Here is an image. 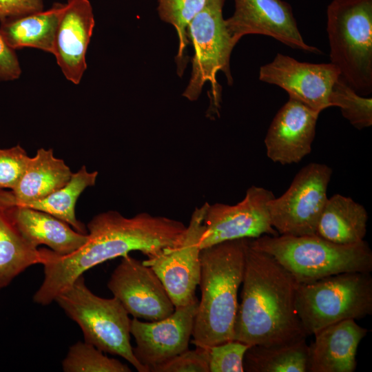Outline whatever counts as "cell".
I'll return each mask as SVG.
<instances>
[{
    "label": "cell",
    "mask_w": 372,
    "mask_h": 372,
    "mask_svg": "<svg viewBox=\"0 0 372 372\" xmlns=\"http://www.w3.org/2000/svg\"><path fill=\"white\" fill-rule=\"evenodd\" d=\"M247 241V238L225 241L200 251L201 297L191 341L195 347L209 349L234 340Z\"/></svg>",
    "instance_id": "3"
},
{
    "label": "cell",
    "mask_w": 372,
    "mask_h": 372,
    "mask_svg": "<svg viewBox=\"0 0 372 372\" xmlns=\"http://www.w3.org/2000/svg\"><path fill=\"white\" fill-rule=\"evenodd\" d=\"M249 245L273 256L297 282H311L345 272L372 271V251L364 240L340 245L317 235H263Z\"/></svg>",
    "instance_id": "4"
},
{
    "label": "cell",
    "mask_w": 372,
    "mask_h": 372,
    "mask_svg": "<svg viewBox=\"0 0 372 372\" xmlns=\"http://www.w3.org/2000/svg\"><path fill=\"white\" fill-rule=\"evenodd\" d=\"M368 332L355 320L319 330L308 347V372H354L358 346Z\"/></svg>",
    "instance_id": "18"
},
{
    "label": "cell",
    "mask_w": 372,
    "mask_h": 372,
    "mask_svg": "<svg viewBox=\"0 0 372 372\" xmlns=\"http://www.w3.org/2000/svg\"><path fill=\"white\" fill-rule=\"evenodd\" d=\"M329 104L339 107L342 115L356 129L372 125V99L360 95L340 76L332 86Z\"/></svg>",
    "instance_id": "28"
},
{
    "label": "cell",
    "mask_w": 372,
    "mask_h": 372,
    "mask_svg": "<svg viewBox=\"0 0 372 372\" xmlns=\"http://www.w3.org/2000/svg\"><path fill=\"white\" fill-rule=\"evenodd\" d=\"M44 0H0V21L43 10Z\"/></svg>",
    "instance_id": "32"
},
{
    "label": "cell",
    "mask_w": 372,
    "mask_h": 372,
    "mask_svg": "<svg viewBox=\"0 0 372 372\" xmlns=\"http://www.w3.org/2000/svg\"><path fill=\"white\" fill-rule=\"evenodd\" d=\"M208 203L193 211L180 241L143 262L150 267L163 283L175 308L196 299L200 277V239L204 231L203 218Z\"/></svg>",
    "instance_id": "10"
},
{
    "label": "cell",
    "mask_w": 372,
    "mask_h": 372,
    "mask_svg": "<svg viewBox=\"0 0 372 372\" xmlns=\"http://www.w3.org/2000/svg\"><path fill=\"white\" fill-rule=\"evenodd\" d=\"M21 68L14 50L10 48L0 33V81L19 79Z\"/></svg>",
    "instance_id": "33"
},
{
    "label": "cell",
    "mask_w": 372,
    "mask_h": 372,
    "mask_svg": "<svg viewBox=\"0 0 372 372\" xmlns=\"http://www.w3.org/2000/svg\"><path fill=\"white\" fill-rule=\"evenodd\" d=\"M73 173L52 148H39L30 157L23 174L10 191L0 190V204L20 205L45 198L65 186Z\"/></svg>",
    "instance_id": "20"
},
{
    "label": "cell",
    "mask_w": 372,
    "mask_h": 372,
    "mask_svg": "<svg viewBox=\"0 0 372 372\" xmlns=\"http://www.w3.org/2000/svg\"><path fill=\"white\" fill-rule=\"evenodd\" d=\"M150 372H209V349H188L153 367Z\"/></svg>",
    "instance_id": "31"
},
{
    "label": "cell",
    "mask_w": 372,
    "mask_h": 372,
    "mask_svg": "<svg viewBox=\"0 0 372 372\" xmlns=\"http://www.w3.org/2000/svg\"><path fill=\"white\" fill-rule=\"evenodd\" d=\"M225 0H209L205 7L192 19L187 29V39L194 49L189 83L183 96L196 100L204 84L209 81L213 87L214 105L220 103V90L216 81L218 72H223L229 85L233 83L229 61L236 43L231 38L223 17Z\"/></svg>",
    "instance_id": "8"
},
{
    "label": "cell",
    "mask_w": 372,
    "mask_h": 372,
    "mask_svg": "<svg viewBox=\"0 0 372 372\" xmlns=\"http://www.w3.org/2000/svg\"><path fill=\"white\" fill-rule=\"evenodd\" d=\"M198 299L175 308L168 317L157 321L131 320L130 333L136 347L133 353L149 372L153 367L188 349Z\"/></svg>",
    "instance_id": "15"
},
{
    "label": "cell",
    "mask_w": 372,
    "mask_h": 372,
    "mask_svg": "<svg viewBox=\"0 0 372 372\" xmlns=\"http://www.w3.org/2000/svg\"><path fill=\"white\" fill-rule=\"evenodd\" d=\"M186 227L177 220L146 212L132 218L113 210L100 213L88 223V240L75 252L61 256L41 249L44 279L33 300L43 306L50 304L85 271L132 251L147 257L155 256L176 245Z\"/></svg>",
    "instance_id": "1"
},
{
    "label": "cell",
    "mask_w": 372,
    "mask_h": 372,
    "mask_svg": "<svg viewBox=\"0 0 372 372\" xmlns=\"http://www.w3.org/2000/svg\"><path fill=\"white\" fill-rule=\"evenodd\" d=\"M209 0H158L161 19L176 30L179 46L176 56L178 73L182 75L187 64L185 52L189 43L187 29L192 19L205 7Z\"/></svg>",
    "instance_id": "26"
},
{
    "label": "cell",
    "mask_w": 372,
    "mask_h": 372,
    "mask_svg": "<svg viewBox=\"0 0 372 372\" xmlns=\"http://www.w3.org/2000/svg\"><path fill=\"white\" fill-rule=\"evenodd\" d=\"M273 197L271 191L252 185L236 205L207 203L200 249L228 240L278 235L271 224L267 208Z\"/></svg>",
    "instance_id": "11"
},
{
    "label": "cell",
    "mask_w": 372,
    "mask_h": 372,
    "mask_svg": "<svg viewBox=\"0 0 372 372\" xmlns=\"http://www.w3.org/2000/svg\"><path fill=\"white\" fill-rule=\"evenodd\" d=\"M368 214L350 197L335 194L328 198L318 221L316 235L331 242L350 245L364 240Z\"/></svg>",
    "instance_id": "21"
},
{
    "label": "cell",
    "mask_w": 372,
    "mask_h": 372,
    "mask_svg": "<svg viewBox=\"0 0 372 372\" xmlns=\"http://www.w3.org/2000/svg\"><path fill=\"white\" fill-rule=\"evenodd\" d=\"M95 21L89 0H67L56 28L52 54L65 79L78 85L87 69L86 54Z\"/></svg>",
    "instance_id": "17"
},
{
    "label": "cell",
    "mask_w": 372,
    "mask_h": 372,
    "mask_svg": "<svg viewBox=\"0 0 372 372\" xmlns=\"http://www.w3.org/2000/svg\"><path fill=\"white\" fill-rule=\"evenodd\" d=\"M233 15L225 20L227 31L236 44L246 34L273 37L286 45L308 53L321 54L305 43L291 6L283 0H234Z\"/></svg>",
    "instance_id": "13"
},
{
    "label": "cell",
    "mask_w": 372,
    "mask_h": 372,
    "mask_svg": "<svg viewBox=\"0 0 372 372\" xmlns=\"http://www.w3.org/2000/svg\"><path fill=\"white\" fill-rule=\"evenodd\" d=\"M65 372H130L121 361L105 355L94 345L79 341L72 345L62 362Z\"/></svg>",
    "instance_id": "27"
},
{
    "label": "cell",
    "mask_w": 372,
    "mask_h": 372,
    "mask_svg": "<svg viewBox=\"0 0 372 372\" xmlns=\"http://www.w3.org/2000/svg\"><path fill=\"white\" fill-rule=\"evenodd\" d=\"M65 3H54L49 9L1 21L0 33L13 50L32 48L53 52L56 28Z\"/></svg>",
    "instance_id": "22"
},
{
    "label": "cell",
    "mask_w": 372,
    "mask_h": 372,
    "mask_svg": "<svg viewBox=\"0 0 372 372\" xmlns=\"http://www.w3.org/2000/svg\"><path fill=\"white\" fill-rule=\"evenodd\" d=\"M54 301L80 327L85 342L103 353L122 357L138 372H149L134 355L130 343L131 320L116 298L95 295L86 286L82 275Z\"/></svg>",
    "instance_id": "6"
},
{
    "label": "cell",
    "mask_w": 372,
    "mask_h": 372,
    "mask_svg": "<svg viewBox=\"0 0 372 372\" xmlns=\"http://www.w3.org/2000/svg\"><path fill=\"white\" fill-rule=\"evenodd\" d=\"M296 311L307 335L345 320L372 314V277L345 272L298 284Z\"/></svg>",
    "instance_id": "7"
},
{
    "label": "cell",
    "mask_w": 372,
    "mask_h": 372,
    "mask_svg": "<svg viewBox=\"0 0 372 372\" xmlns=\"http://www.w3.org/2000/svg\"><path fill=\"white\" fill-rule=\"evenodd\" d=\"M320 113L289 98L278 111L264 143L267 157L282 165L299 163L311 151Z\"/></svg>",
    "instance_id": "16"
},
{
    "label": "cell",
    "mask_w": 372,
    "mask_h": 372,
    "mask_svg": "<svg viewBox=\"0 0 372 372\" xmlns=\"http://www.w3.org/2000/svg\"><path fill=\"white\" fill-rule=\"evenodd\" d=\"M340 75V71L331 63L301 62L280 53L259 70L261 81L282 88L289 98L319 113L331 107L329 95Z\"/></svg>",
    "instance_id": "14"
},
{
    "label": "cell",
    "mask_w": 372,
    "mask_h": 372,
    "mask_svg": "<svg viewBox=\"0 0 372 372\" xmlns=\"http://www.w3.org/2000/svg\"><path fill=\"white\" fill-rule=\"evenodd\" d=\"M1 205L23 238L33 247L41 245L61 256L82 247L88 235L76 231L65 221L46 212L17 205Z\"/></svg>",
    "instance_id": "19"
},
{
    "label": "cell",
    "mask_w": 372,
    "mask_h": 372,
    "mask_svg": "<svg viewBox=\"0 0 372 372\" xmlns=\"http://www.w3.org/2000/svg\"><path fill=\"white\" fill-rule=\"evenodd\" d=\"M308 347L306 338L284 344L249 346L244 356V371L308 372Z\"/></svg>",
    "instance_id": "24"
},
{
    "label": "cell",
    "mask_w": 372,
    "mask_h": 372,
    "mask_svg": "<svg viewBox=\"0 0 372 372\" xmlns=\"http://www.w3.org/2000/svg\"><path fill=\"white\" fill-rule=\"evenodd\" d=\"M331 175V168L325 164H307L298 172L282 195L268 203L270 222L278 234H316L318 219L328 199Z\"/></svg>",
    "instance_id": "9"
},
{
    "label": "cell",
    "mask_w": 372,
    "mask_h": 372,
    "mask_svg": "<svg viewBox=\"0 0 372 372\" xmlns=\"http://www.w3.org/2000/svg\"><path fill=\"white\" fill-rule=\"evenodd\" d=\"M249 346L231 340L209 349V372H243V360Z\"/></svg>",
    "instance_id": "29"
},
{
    "label": "cell",
    "mask_w": 372,
    "mask_h": 372,
    "mask_svg": "<svg viewBox=\"0 0 372 372\" xmlns=\"http://www.w3.org/2000/svg\"><path fill=\"white\" fill-rule=\"evenodd\" d=\"M29 159L26 151L19 144L10 148H0V190H12L17 185Z\"/></svg>",
    "instance_id": "30"
},
{
    "label": "cell",
    "mask_w": 372,
    "mask_h": 372,
    "mask_svg": "<svg viewBox=\"0 0 372 372\" xmlns=\"http://www.w3.org/2000/svg\"><path fill=\"white\" fill-rule=\"evenodd\" d=\"M98 172H88L83 165L73 173L70 181L63 187L43 198L28 202L20 205L42 211L51 214L69 224L76 231L87 234V229L76 216V201L83 192L95 185Z\"/></svg>",
    "instance_id": "25"
},
{
    "label": "cell",
    "mask_w": 372,
    "mask_h": 372,
    "mask_svg": "<svg viewBox=\"0 0 372 372\" xmlns=\"http://www.w3.org/2000/svg\"><path fill=\"white\" fill-rule=\"evenodd\" d=\"M329 57L356 92H372V0H332L327 9Z\"/></svg>",
    "instance_id": "5"
},
{
    "label": "cell",
    "mask_w": 372,
    "mask_h": 372,
    "mask_svg": "<svg viewBox=\"0 0 372 372\" xmlns=\"http://www.w3.org/2000/svg\"><path fill=\"white\" fill-rule=\"evenodd\" d=\"M43 262L41 249L23 238L0 205V289L30 266Z\"/></svg>",
    "instance_id": "23"
},
{
    "label": "cell",
    "mask_w": 372,
    "mask_h": 372,
    "mask_svg": "<svg viewBox=\"0 0 372 372\" xmlns=\"http://www.w3.org/2000/svg\"><path fill=\"white\" fill-rule=\"evenodd\" d=\"M107 288L128 314L148 321L163 320L175 307L153 269L129 254L122 257L107 282Z\"/></svg>",
    "instance_id": "12"
},
{
    "label": "cell",
    "mask_w": 372,
    "mask_h": 372,
    "mask_svg": "<svg viewBox=\"0 0 372 372\" xmlns=\"http://www.w3.org/2000/svg\"><path fill=\"white\" fill-rule=\"evenodd\" d=\"M298 284L273 256L252 247L247 238L234 340L272 346L306 338L296 306Z\"/></svg>",
    "instance_id": "2"
}]
</instances>
